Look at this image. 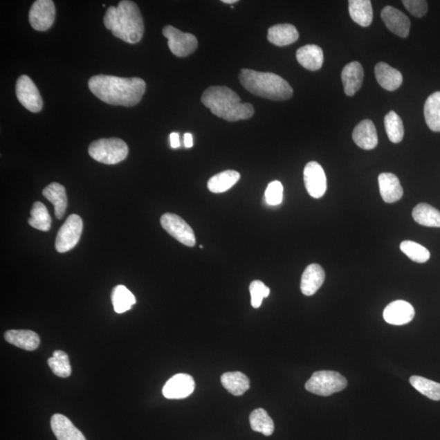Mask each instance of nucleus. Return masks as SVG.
I'll return each mask as SVG.
<instances>
[{"instance_id": "28", "label": "nucleus", "mask_w": 440, "mask_h": 440, "mask_svg": "<svg viewBox=\"0 0 440 440\" xmlns=\"http://www.w3.org/2000/svg\"><path fill=\"white\" fill-rule=\"evenodd\" d=\"M221 383L229 393L235 396H242L250 388V380L241 372H228L221 377Z\"/></svg>"}, {"instance_id": "10", "label": "nucleus", "mask_w": 440, "mask_h": 440, "mask_svg": "<svg viewBox=\"0 0 440 440\" xmlns=\"http://www.w3.org/2000/svg\"><path fill=\"white\" fill-rule=\"evenodd\" d=\"M16 94L18 100L26 109L32 113H39L43 108V99L38 89L27 75H21L16 84Z\"/></svg>"}, {"instance_id": "24", "label": "nucleus", "mask_w": 440, "mask_h": 440, "mask_svg": "<svg viewBox=\"0 0 440 440\" xmlns=\"http://www.w3.org/2000/svg\"><path fill=\"white\" fill-rule=\"evenodd\" d=\"M299 37L296 27L291 24L275 25L270 27L268 32L269 42L279 47L295 43Z\"/></svg>"}, {"instance_id": "32", "label": "nucleus", "mask_w": 440, "mask_h": 440, "mask_svg": "<svg viewBox=\"0 0 440 440\" xmlns=\"http://www.w3.org/2000/svg\"><path fill=\"white\" fill-rule=\"evenodd\" d=\"M30 218L28 223L31 227L39 231L48 232L51 228L52 219L47 208L39 201H36L32 206Z\"/></svg>"}, {"instance_id": "5", "label": "nucleus", "mask_w": 440, "mask_h": 440, "mask_svg": "<svg viewBox=\"0 0 440 440\" xmlns=\"http://www.w3.org/2000/svg\"><path fill=\"white\" fill-rule=\"evenodd\" d=\"M128 146L121 139H100L91 143L89 153L95 161L107 165L118 164L127 157Z\"/></svg>"}, {"instance_id": "36", "label": "nucleus", "mask_w": 440, "mask_h": 440, "mask_svg": "<svg viewBox=\"0 0 440 440\" xmlns=\"http://www.w3.org/2000/svg\"><path fill=\"white\" fill-rule=\"evenodd\" d=\"M48 364L53 373L59 378H68L71 374V366L68 356L65 351H55Z\"/></svg>"}, {"instance_id": "19", "label": "nucleus", "mask_w": 440, "mask_h": 440, "mask_svg": "<svg viewBox=\"0 0 440 440\" xmlns=\"http://www.w3.org/2000/svg\"><path fill=\"white\" fill-rule=\"evenodd\" d=\"M325 273L322 266L316 264H310L302 273L301 279V291L306 296L315 295L323 285Z\"/></svg>"}, {"instance_id": "38", "label": "nucleus", "mask_w": 440, "mask_h": 440, "mask_svg": "<svg viewBox=\"0 0 440 440\" xmlns=\"http://www.w3.org/2000/svg\"><path fill=\"white\" fill-rule=\"evenodd\" d=\"M250 292L251 295V305L254 309L260 308L264 297L270 295V288L260 281H254L250 284Z\"/></svg>"}, {"instance_id": "16", "label": "nucleus", "mask_w": 440, "mask_h": 440, "mask_svg": "<svg viewBox=\"0 0 440 440\" xmlns=\"http://www.w3.org/2000/svg\"><path fill=\"white\" fill-rule=\"evenodd\" d=\"M352 138L357 146L365 150L374 149L378 144L377 130L374 122L369 119L361 121L355 127Z\"/></svg>"}, {"instance_id": "21", "label": "nucleus", "mask_w": 440, "mask_h": 440, "mask_svg": "<svg viewBox=\"0 0 440 440\" xmlns=\"http://www.w3.org/2000/svg\"><path fill=\"white\" fill-rule=\"evenodd\" d=\"M375 76L380 86L389 91L397 90L403 82L401 73L385 62L376 65Z\"/></svg>"}, {"instance_id": "12", "label": "nucleus", "mask_w": 440, "mask_h": 440, "mask_svg": "<svg viewBox=\"0 0 440 440\" xmlns=\"http://www.w3.org/2000/svg\"><path fill=\"white\" fill-rule=\"evenodd\" d=\"M304 178L306 191L313 199H322L327 190V178L324 169L318 163L306 165Z\"/></svg>"}, {"instance_id": "4", "label": "nucleus", "mask_w": 440, "mask_h": 440, "mask_svg": "<svg viewBox=\"0 0 440 440\" xmlns=\"http://www.w3.org/2000/svg\"><path fill=\"white\" fill-rule=\"evenodd\" d=\"M241 84L250 93L273 100H286L293 95V89L283 77L273 73L242 68Z\"/></svg>"}, {"instance_id": "41", "label": "nucleus", "mask_w": 440, "mask_h": 440, "mask_svg": "<svg viewBox=\"0 0 440 440\" xmlns=\"http://www.w3.org/2000/svg\"><path fill=\"white\" fill-rule=\"evenodd\" d=\"M169 140H171V146L173 149H177L181 146L180 135L176 132H172L169 136Z\"/></svg>"}, {"instance_id": "1", "label": "nucleus", "mask_w": 440, "mask_h": 440, "mask_svg": "<svg viewBox=\"0 0 440 440\" xmlns=\"http://www.w3.org/2000/svg\"><path fill=\"white\" fill-rule=\"evenodd\" d=\"M89 86L91 93L102 102L125 107L138 104L146 90L145 82L140 77L104 75L91 77Z\"/></svg>"}, {"instance_id": "17", "label": "nucleus", "mask_w": 440, "mask_h": 440, "mask_svg": "<svg viewBox=\"0 0 440 440\" xmlns=\"http://www.w3.org/2000/svg\"><path fill=\"white\" fill-rule=\"evenodd\" d=\"M363 80L364 70L360 62H352L343 68L342 81L347 95H354L361 89Z\"/></svg>"}, {"instance_id": "34", "label": "nucleus", "mask_w": 440, "mask_h": 440, "mask_svg": "<svg viewBox=\"0 0 440 440\" xmlns=\"http://www.w3.org/2000/svg\"><path fill=\"white\" fill-rule=\"evenodd\" d=\"M410 381L412 386L423 395L432 401H440V383L420 376H412Z\"/></svg>"}, {"instance_id": "22", "label": "nucleus", "mask_w": 440, "mask_h": 440, "mask_svg": "<svg viewBox=\"0 0 440 440\" xmlns=\"http://www.w3.org/2000/svg\"><path fill=\"white\" fill-rule=\"evenodd\" d=\"M296 58L306 70L316 71L323 66L324 53L319 46L309 44L297 49Z\"/></svg>"}, {"instance_id": "30", "label": "nucleus", "mask_w": 440, "mask_h": 440, "mask_svg": "<svg viewBox=\"0 0 440 440\" xmlns=\"http://www.w3.org/2000/svg\"><path fill=\"white\" fill-rule=\"evenodd\" d=\"M424 116L430 130L440 131V91L429 96L425 103Z\"/></svg>"}, {"instance_id": "13", "label": "nucleus", "mask_w": 440, "mask_h": 440, "mask_svg": "<svg viewBox=\"0 0 440 440\" xmlns=\"http://www.w3.org/2000/svg\"><path fill=\"white\" fill-rule=\"evenodd\" d=\"M195 382L192 376L178 374L169 378L163 389L165 397L169 400H181L194 392Z\"/></svg>"}, {"instance_id": "15", "label": "nucleus", "mask_w": 440, "mask_h": 440, "mask_svg": "<svg viewBox=\"0 0 440 440\" xmlns=\"http://www.w3.org/2000/svg\"><path fill=\"white\" fill-rule=\"evenodd\" d=\"M415 311L410 302L397 300L391 302L383 311V318L386 322L393 325H403L412 322Z\"/></svg>"}, {"instance_id": "9", "label": "nucleus", "mask_w": 440, "mask_h": 440, "mask_svg": "<svg viewBox=\"0 0 440 440\" xmlns=\"http://www.w3.org/2000/svg\"><path fill=\"white\" fill-rule=\"evenodd\" d=\"M163 228L183 245L192 247L196 244L194 232L185 220L172 213L164 214L161 218Z\"/></svg>"}, {"instance_id": "20", "label": "nucleus", "mask_w": 440, "mask_h": 440, "mask_svg": "<svg viewBox=\"0 0 440 440\" xmlns=\"http://www.w3.org/2000/svg\"><path fill=\"white\" fill-rule=\"evenodd\" d=\"M51 428L58 440H86L71 421L62 414H55L51 419Z\"/></svg>"}, {"instance_id": "39", "label": "nucleus", "mask_w": 440, "mask_h": 440, "mask_svg": "<svg viewBox=\"0 0 440 440\" xmlns=\"http://www.w3.org/2000/svg\"><path fill=\"white\" fill-rule=\"evenodd\" d=\"M283 185L278 181L270 183L265 191V199L270 205H277L282 203Z\"/></svg>"}, {"instance_id": "18", "label": "nucleus", "mask_w": 440, "mask_h": 440, "mask_svg": "<svg viewBox=\"0 0 440 440\" xmlns=\"http://www.w3.org/2000/svg\"><path fill=\"white\" fill-rule=\"evenodd\" d=\"M380 194L387 203H396L401 199L403 191L401 183L392 173H382L378 176Z\"/></svg>"}, {"instance_id": "43", "label": "nucleus", "mask_w": 440, "mask_h": 440, "mask_svg": "<svg viewBox=\"0 0 440 440\" xmlns=\"http://www.w3.org/2000/svg\"><path fill=\"white\" fill-rule=\"evenodd\" d=\"M222 2L227 4H232L237 3L238 0H223Z\"/></svg>"}, {"instance_id": "25", "label": "nucleus", "mask_w": 440, "mask_h": 440, "mask_svg": "<svg viewBox=\"0 0 440 440\" xmlns=\"http://www.w3.org/2000/svg\"><path fill=\"white\" fill-rule=\"evenodd\" d=\"M43 195L53 205L56 217L62 219L66 212L68 201L65 187L56 182L50 183L43 190Z\"/></svg>"}, {"instance_id": "42", "label": "nucleus", "mask_w": 440, "mask_h": 440, "mask_svg": "<svg viewBox=\"0 0 440 440\" xmlns=\"http://www.w3.org/2000/svg\"><path fill=\"white\" fill-rule=\"evenodd\" d=\"M183 141H185L186 148H192V145H194V138H192L190 133H185V136H183Z\"/></svg>"}, {"instance_id": "23", "label": "nucleus", "mask_w": 440, "mask_h": 440, "mask_svg": "<svg viewBox=\"0 0 440 440\" xmlns=\"http://www.w3.org/2000/svg\"><path fill=\"white\" fill-rule=\"evenodd\" d=\"M4 338L10 345L26 351L36 350L40 345L39 334L31 330H8L4 333Z\"/></svg>"}, {"instance_id": "26", "label": "nucleus", "mask_w": 440, "mask_h": 440, "mask_svg": "<svg viewBox=\"0 0 440 440\" xmlns=\"http://www.w3.org/2000/svg\"><path fill=\"white\" fill-rule=\"evenodd\" d=\"M349 13L351 19L357 24L367 27L373 21V8L369 0H350Z\"/></svg>"}, {"instance_id": "11", "label": "nucleus", "mask_w": 440, "mask_h": 440, "mask_svg": "<svg viewBox=\"0 0 440 440\" xmlns=\"http://www.w3.org/2000/svg\"><path fill=\"white\" fill-rule=\"evenodd\" d=\"M56 17V8L52 0H37L31 6L29 21L33 28L46 31L51 28Z\"/></svg>"}, {"instance_id": "6", "label": "nucleus", "mask_w": 440, "mask_h": 440, "mask_svg": "<svg viewBox=\"0 0 440 440\" xmlns=\"http://www.w3.org/2000/svg\"><path fill=\"white\" fill-rule=\"evenodd\" d=\"M347 386V379L334 371H318L306 382V391L322 396H329L345 389Z\"/></svg>"}, {"instance_id": "29", "label": "nucleus", "mask_w": 440, "mask_h": 440, "mask_svg": "<svg viewBox=\"0 0 440 440\" xmlns=\"http://www.w3.org/2000/svg\"><path fill=\"white\" fill-rule=\"evenodd\" d=\"M412 218L421 226L440 228V212L429 204L421 203L415 206Z\"/></svg>"}, {"instance_id": "40", "label": "nucleus", "mask_w": 440, "mask_h": 440, "mask_svg": "<svg viewBox=\"0 0 440 440\" xmlns=\"http://www.w3.org/2000/svg\"><path fill=\"white\" fill-rule=\"evenodd\" d=\"M403 3L407 10L416 17L425 16L428 11V3L425 0H405Z\"/></svg>"}, {"instance_id": "8", "label": "nucleus", "mask_w": 440, "mask_h": 440, "mask_svg": "<svg viewBox=\"0 0 440 440\" xmlns=\"http://www.w3.org/2000/svg\"><path fill=\"white\" fill-rule=\"evenodd\" d=\"M82 228L84 223L79 215L73 214L67 218L65 223L59 228L55 243L59 253H66L75 248L80 240Z\"/></svg>"}, {"instance_id": "31", "label": "nucleus", "mask_w": 440, "mask_h": 440, "mask_svg": "<svg viewBox=\"0 0 440 440\" xmlns=\"http://www.w3.org/2000/svg\"><path fill=\"white\" fill-rule=\"evenodd\" d=\"M111 300L113 309L117 313H125L136 304V297L128 288L122 285L113 288Z\"/></svg>"}, {"instance_id": "35", "label": "nucleus", "mask_w": 440, "mask_h": 440, "mask_svg": "<svg viewBox=\"0 0 440 440\" xmlns=\"http://www.w3.org/2000/svg\"><path fill=\"white\" fill-rule=\"evenodd\" d=\"M385 129L392 143H400L405 136L402 119L396 112H389L384 119Z\"/></svg>"}, {"instance_id": "3", "label": "nucleus", "mask_w": 440, "mask_h": 440, "mask_svg": "<svg viewBox=\"0 0 440 440\" xmlns=\"http://www.w3.org/2000/svg\"><path fill=\"white\" fill-rule=\"evenodd\" d=\"M201 100L214 116L228 122L244 120L255 113L253 105L241 103L235 91L227 86H210L204 91Z\"/></svg>"}, {"instance_id": "27", "label": "nucleus", "mask_w": 440, "mask_h": 440, "mask_svg": "<svg viewBox=\"0 0 440 440\" xmlns=\"http://www.w3.org/2000/svg\"><path fill=\"white\" fill-rule=\"evenodd\" d=\"M240 178V173L232 169L220 172L210 178L208 183V189L214 194H222L235 186Z\"/></svg>"}, {"instance_id": "33", "label": "nucleus", "mask_w": 440, "mask_h": 440, "mask_svg": "<svg viewBox=\"0 0 440 440\" xmlns=\"http://www.w3.org/2000/svg\"><path fill=\"white\" fill-rule=\"evenodd\" d=\"M250 423L254 432L262 433L266 437H270L274 432V423L266 410L257 409L251 412Z\"/></svg>"}, {"instance_id": "14", "label": "nucleus", "mask_w": 440, "mask_h": 440, "mask_svg": "<svg viewBox=\"0 0 440 440\" xmlns=\"http://www.w3.org/2000/svg\"><path fill=\"white\" fill-rule=\"evenodd\" d=\"M381 17L385 25L392 33L406 38L410 34L411 22L405 13L392 6L383 9Z\"/></svg>"}, {"instance_id": "7", "label": "nucleus", "mask_w": 440, "mask_h": 440, "mask_svg": "<svg viewBox=\"0 0 440 440\" xmlns=\"http://www.w3.org/2000/svg\"><path fill=\"white\" fill-rule=\"evenodd\" d=\"M163 34L168 40L169 50L176 57L190 56L198 48V39L194 35L185 33L172 26H165Z\"/></svg>"}, {"instance_id": "2", "label": "nucleus", "mask_w": 440, "mask_h": 440, "mask_svg": "<svg viewBox=\"0 0 440 440\" xmlns=\"http://www.w3.org/2000/svg\"><path fill=\"white\" fill-rule=\"evenodd\" d=\"M104 24L113 35L128 44H136L143 38V18L136 3L128 0L110 6L104 17Z\"/></svg>"}, {"instance_id": "37", "label": "nucleus", "mask_w": 440, "mask_h": 440, "mask_svg": "<svg viewBox=\"0 0 440 440\" xmlns=\"http://www.w3.org/2000/svg\"><path fill=\"white\" fill-rule=\"evenodd\" d=\"M401 250L414 262L424 264L430 258V251L419 243L412 241H403L401 244Z\"/></svg>"}]
</instances>
